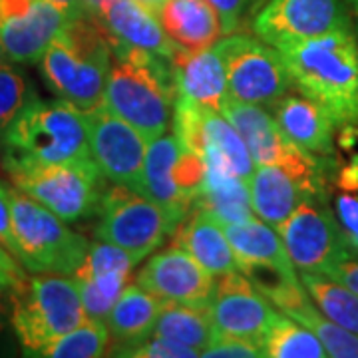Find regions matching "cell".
Listing matches in <instances>:
<instances>
[{
  "label": "cell",
  "instance_id": "19",
  "mask_svg": "<svg viewBox=\"0 0 358 358\" xmlns=\"http://www.w3.org/2000/svg\"><path fill=\"white\" fill-rule=\"evenodd\" d=\"M136 265V259L117 245L100 239L90 243L82 265L72 275L82 296L86 319L106 320L117 296L129 285Z\"/></svg>",
  "mask_w": 358,
  "mask_h": 358
},
{
  "label": "cell",
  "instance_id": "30",
  "mask_svg": "<svg viewBox=\"0 0 358 358\" xmlns=\"http://www.w3.org/2000/svg\"><path fill=\"white\" fill-rule=\"evenodd\" d=\"M152 334L195 348L201 355L211 343L215 334V327L211 322L207 308L166 303Z\"/></svg>",
  "mask_w": 358,
  "mask_h": 358
},
{
  "label": "cell",
  "instance_id": "3",
  "mask_svg": "<svg viewBox=\"0 0 358 358\" xmlns=\"http://www.w3.org/2000/svg\"><path fill=\"white\" fill-rule=\"evenodd\" d=\"M0 143L8 176L92 159L86 115L62 98H32L0 134Z\"/></svg>",
  "mask_w": 358,
  "mask_h": 358
},
{
  "label": "cell",
  "instance_id": "18",
  "mask_svg": "<svg viewBox=\"0 0 358 358\" xmlns=\"http://www.w3.org/2000/svg\"><path fill=\"white\" fill-rule=\"evenodd\" d=\"M239 271L259 291L285 279H299L281 235L263 219L251 217L239 223H223Z\"/></svg>",
  "mask_w": 358,
  "mask_h": 358
},
{
  "label": "cell",
  "instance_id": "37",
  "mask_svg": "<svg viewBox=\"0 0 358 358\" xmlns=\"http://www.w3.org/2000/svg\"><path fill=\"white\" fill-rule=\"evenodd\" d=\"M223 20L225 34H233L243 24L245 16L251 13L255 6H259L261 0H209Z\"/></svg>",
  "mask_w": 358,
  "mask_h": 358
},
{
  "label": "cell",
  "instance_id": "27",
  "mask_svg": "<svg viewBox=\"0 0 358 358\" xmlns=\"http://www.w3.org/2000/svg\"><path fill=\"white\" fill-rule=\"evenodd\" d=\"M112 38L124 44L176 58L179 48L169 40L159 18L136 0H110L96 16Z\"/></svg>",
  "mask_w": 358,
  "mask_h": 358
},
{
  "label": "cell",
  "instance_id": "36",
  "mask_svg": "<svg viewBox=\"0 0 358 358\" xmlns=\"http://www.w3.org/2000/svg\"><path fill=\"white\" fill-rule=\"evenodd\" d=\"M205 358H261L263 348L255 341L229 336L215 331L209 346L201 352Z\"/></svg>",
  "mask_w": 358,
  "mask_h": 358
},
{
  "label": "cell",
  "instance_id": "26",
  "mask_svg": "<svg viewBox=\"0 0 358 358\" xmlns=\"http://www.w3.org/2000/svg\"><path fill=\"white\" fill-rule=\"evenodd\" d=\"M173 237L179 247H183L213 277L239 271L223 223L203 207H193L187 217L179 223Z\"/></svg>",
  "mask_w": 358,
  "mask_h": 358
},
{
  "label": "cell",
  "instance_id": "31",
  "mask_svg": "<svg viewBox=\"0 0 358 358\" xmlns=\"http://www.w3.org/2000/svg\"><path fill=\"white\" fill-rule=\"evenodd\" d=\"M299 277L308 296L329 319L358 334V293L320 273H301Z\"/></svg>",
  "mask_w": 358,
  "mask_h": 358
},
{
  "label": "cell",
  "instance_id": "43",
  "mask_svg": "<svg viewBox=\"0 0 358 358\" xmlns=\"http://www.w3.org/2000/svg\"><path fill=\"white\" fill-rule=\"evenodd\" d=\"M82 2H84V4L88 6L90 14H92V16L96 18L98 14L102 13V8L106 6V4H108V2H110V0H82Z\"/></svg>",
  "mask_w": 358,
  "mask_h": 358
},
{
  "label": "cell",
  "instance_id": "22",
  "mask_svg": "<svg viewBox=\"0 0 358 358\" xmlns=\"http://www.w3.org/2000/svg\"><path fill=\"white\" fill-rule=\"evenodd\" d=\"M268 112L294 145L310 155L334 159L336 124L320 103L303 94H285Z\"/></svg>",
  "mask_w": 358,
  "mask_h": 358
},
{
  "label": "cell",
  "instance_id": "20",
  "mask_svg": "<svg viewBox=\"0 0 358 358\" xmlns=\"http://www.w3.org/2000/svg\"><path fill=\"white\" fill-rule=\"evenodd\" d=\"M261 293L268 299V303L279 308L287 317H291L303 327H307L313 334H317L327 355L333 358H358V334L350 333L329 319L320 310L315 301L308 296L307 289L299 279H285L275 282Z\"/></svg>",
  "mask_w": 358,
  "mask_h": 358
},
{
  "label": "cell",
  "instance_id": "46",
  "mask_svg": "<svg viewBox=\"0 0 358 358\" xmlns=\"http://www.w3.org/2000/svg\"><path fill=\"white\" fill-rule=\"evenodd\" d=\"M8 62V58H6V52H4V46H2V42H0V66L6 64Z\"/></svg>",
  "mask_w": 358,
  "mask_h": 358
},
{
  "label": "cell",
  "instance_id": "17",
  "mask_svg": "<svg viewBox=\"0 0 358 358\" xmlns=\"http://www.w3.org/2000/svg\"><path fill=\"white\" fill-rule=\"evenodd\" d=\"M207 310L217 333L249 338L259 345L277 313L241 271L219 277Z\"/></svg>",
  "mask_w": 358,
  "mask_h": 358
},
{
  "label": "cell",
  "instance_id": "23",
  "mask_svg": "<svg viewBox=\"0 0 358 358\" xmlns=\"http://www.w3.org/2000/svg\"><path fill=\"white\" fill-rule=\"evenodd\" d=\"M179 96L221 112L229 100L227 64L221 42L199 52H181L173 58Z\"/></svg>",
  "mask_w": 358,
  "mask_h": 358
},
{
  "label": "cell",
  "instance_id": "34",
  "mask_svg": "<svg viewBox=\"0 0 358 358\" xmlns=\"http://www.w3.org/2000/svg\"><path fill=\"white\" fill-rule=\"evenodd\" d=\"M112 357H128V358H197L201 357L195 348L173 343L164 336H143L138 341L129 343H115L110 348Z\"/></svg>",
  "mask_w": 358,
  "mask_h": 358
},
{
  "label": "cell",
  "instance_id": "40",
  "mask_svg": "<svg viewBox=\"0 0 358 358\" xmlns=\"http://www.w3.org/2000/svg\"><path fill=\"white\" fill-rule=\"evenodd\" d=\"M0 271L6 273L14 282H18L26 277L24 267L16 261V257L10 255V251L2 243H0Z\"/></svg>",
  "mask_w": 358,
  "mask_h": 358
},
{
  "label": "cell",
  "instance_id": "25",
  "mask_svg": "<svg viewBox=\"0 0 358 358\" xmlns=\"http://www.w3.org/2000/svg\"><path fill=\"white\" fill-rule=\"evenodd\" d=\"M181 52H199L225 34L223 20L209 0H166L155 14Z\"/></svg>",
  "mask_w": 358,
  "mask_h": 358
},
{
  "label": "cell",
  "instance_id": "47",
  "mask_svg": "<svg viewBox=\"0 0 358 358\" xmlns=\"http://www.w3.org/2000/svg\"><path fill=\"white\" fill-rule=\"evenodd\" d=\"M0 281H2V282H8V285H16V282H14L13 279H10V277L6 275V273H2V271H0Z\"/></svg>",
  "mask_w": 358,
  "mask_h": 358
},
{
  "label": "cell",
  "instance_id": "48",
  "mask_svg": "<svg viewBox=\"0 0 358 358\" xmlns=\"http://www.w3.org/2000/svg\"><path fill=\"white\" fill-rule=\"evenodd\" d=\"M355 18H357V20H355V34H357V38H358V14L355 16Z\"/></svg>",
  "mask_w": 358,
  "mask_h": 358
},
{
  "label": "cell",
  "instance_id": "38",
  "mask_svg": "<svg viewBox=\"0 0 358 358\" xmlns=\"http://www.w3.org/2000/svg\"><path fill=\"white\" fill-rule=\"evenodd\" d=\"M0 243L18 261V243H16L13 225V205H10L8 185H4L2 181H0Z\"/></svg>",
  "mask_w": 358,
  "mask_h": 358
},
{
  "label": "cell",
  "instance_id": "12",
  "mask_svg": "<svg viewBox=\"0 0 358 358\" xmlns=\"http://www.w3.org/2000/svg\"><path fill=\"white\" fill-rule=\"evenodd\" d=\"M90 155L103 179L141 193L143 164L150 141L103 103L84 112Z\"/></svg>",
  "mask_w": 358,
  "mask_h": 358
},
{
  "label": "cell",
  "instance_id": "1",
  "mask_svg": "<svg viewBox=\"0 0 358 358\" xmlns=\"http://www.w3.org/2000/svg\"><path fill=\"white\" fill-rule=\"evenodd\" d=\"M112 64L103 106L126 120L148 141L173 126L179 88L173 60L110 36Z\"/></svg>",
  "mask_w": 358,
  "mask_h": 358
},
{
  "label": "cell",
  "instance_id": "15",
  "mask_svg": "<svg viewBox=\"0 0 358 358\" xmlns=\"http://www.w3.org/2000/svg\"><path fill=\"white\" fill-rule=\"evenodd\" d=\"M68 22L48 0H0V42L8 62L38 64Z\"/></svg>",
  "mask_w": 358,
  "mask_h": 358
},
{
  "label": "cell",
  "instance_id": "4",
  "mask_svg": "<svg viewBox=\"0 0 358 358\" xmlns=\"http://www.w3.org/2000/svg\"><path fill=\"white\" fill-rule=\"evenodd\" d=\"M48 88L78 110L88 112L103 102L112 64L110 34L96 18L70 20L40 58Z\"/></svg>",
  "mask_w": 358,
  "mask_h": 358
},
{
  "label": "cell",
  "instance_id": "7",
  "mask_svg": "<svg viewBox=\"0 0 358 358\" xmlns=\"http://www.w3.org/2000/svg\"><path fill=\"white\" fill-rule=\"evenodd\" d=\"M96 213V239L126 249L136 263L155 253L179 227L162 205L124 185L103 189Z\"/></svg>",
  "mask_w": 358,
  "mask_h": 358
},
{
  "label": "cell",
  "instance_id": "14",
  "mask_svg": "<svg viewBox=\"0 0 358 358\" xmlns=\"http://www.w3.org/2000/svg\"><path fill=\"white\" fill-rule=\"evenodd\" d=\"M173 131L183 145L199 155H217L233 169L235 176L249 183L255 164L243 138L221 112L179 96L173 115Z\"/></svg>",
  "mask_w": 358,
  "mask_h": 358
},
{
  "label": "cell",
  "instance_id": "5",
  "mask_svg": "<svg viewBox=\"0 0 358 358\" xmlns=\"http://www.w3.org/2000/svg\"><path fill=\"white\" fill-rule=\"evenodd\" d=\"M10 324L26 357L86 320L76 281L68 275L34 273L10 289Z\"/></svg>",
  "mask_w": 358,
  "mask_h": 358
},
{
  "label": "cell",
  "instance_id": "39",
  "mask_svg": "<svg viewBox=\"0 0 358 358\" xmlns=\"http://www.w3.org/2000/svg\"><path fill=\"white\" fill-rule=\"evenodd\" d=\"M324 275L334 279V281L343 282L348 289H352L355 293H358V255L348 257L345 261H338Z\"/></svg>",
  "mask_w": 358,
  "mask_h": 358
},
{
  "label": "cell",
  "instance_id": "44",
  "mask_svg": "<svg viewBox=\"0 0 358 358\" xmlns=\"http://www.w3.org/2000/svg\"><path fill=\"white\" fill-rule=\"evenodd\" d=\"M136 2H140L141 6H145L148 10H152L154 14H157V10L162 8V4H164L166 0H136Z\"/></svg>",
  "mask_w": 358,
  "mask_h": 358
},
{
  "label": "cell",
  "instance_id": "6",
  "mask_svg": "<svg viewBox=\"0 0 358 358\" xmlns=\"http://www.w3.org/2000/svg\"><path fill=\"white\" fill-rule=\"evenodd\" d=\"M8 195L18 243V263L30 273L72 277L88 253V239L70 229L64 219L14 185L8 187Z\"/></svg>",
  "mask_w": 358,
  "mask_h": 358
},
{
  "label": "cell",
  "instance_id": "45",
  "mask_svg": "<svg viewBox=\"0 0 358 358\" xmlns=\"http://www.w3.org/2000/svg\"><path fill=\"white\" fill-rule=\"evenodd\" d=\"M346 4H348V8H350V13L357 16L358 14V0H345Z\"/></svg>",
  "mask_w": 358,
  "mask_h": 358
},
{
  "label": "cell",
  "instance_id": "2",
  "mask_svg": "<svg viewBox=\"0 0 358 358\" xmlns=\"http://www.w3.org/2000/svg\"><path fill=\"white\" fill-rule=\"evenodd\" d=\"M293 86L320 103L336 128H358V38L352 28L277 46Z\"/></svg>",
  "mask_w": 358,
  "mask_h": 358
},
{
  "label": "cell",
  "instance_id": "11",
  "mask_svg": "<svg viewBox=\"0 0 358 358\" xmlns=\"http://www.w3.org/2000/svg\"><path fill=\"white\" fill-rule=\"evenodd\" d=\"M282 245L299 273L324 275L352 257L329 199H307L279 227Z\"/></svg>",
  "mask_w": 358,
  "mask_h": 358
},
{
  "label": "cell",
  "instance_id": "24",
  "mask_svg": "<svg viewBox=\"0 0 358 358\" xmlns=\"http://www.w3.org/2000/svg\"><path fill=\"white\" fill-rule=\"evenodd\" d=\"M183 143L173 134H164L150 141L145 164H143V183L141 193L152 201L162 205L178 223L187 217L193 205L183 197L178 185V159Z\"/></svg>",
  "mask_w": 358,
  "mask_h": 358
},
{
  "label": "cell",
  "instance_id": "13",
  "mask_svg": "<svg viewBox=\"0 0 358 358\" xmlns=\"http://www.w3.org/2000/svg\"><path fill=\"white\" fill-rule=\"evenodd\" d=\"M343 28H352L345 0H268L253 22L257 36L275 48Z\"/></svg>",
  "mask_w": 358,
  "mask_h": 358
},
{
  "label": "cell",
  "instance_id": "33",
  "mask_svg": "<svg viewBox=\"0 0 358 358\" xmlns=\"http://www.w3.org/2000/svg\"><path fill=\"white\" fill-rule=\"evenodd\" d=\"M32 98H36V94L22 70L14 62L0 66V134Z\"/></svg>",
  "mask_w": 358,
  "mask_h": 358
},
{
  "label": "cell",
  "instance_id": "28",
  "mask_svg": "<svg viewBox=\"0 0 358 358\" xmlns=\"http://www.w3.org/2000/svg\"><path fill=\"white\" fill-rule=\"evenodd\" d=\"M166 303L145 291L138 282H129L117 296L106 317V327L115 343H129L150 336Z\"/></svg>",
  "mask_w": 358,
  "mask_h": 358
},
{
  "label": "cell",
  "instance_id": "16",
  "mask_svg": "<svg viewBox=\"0 0 358 358\" xmlns=\"http://www.w3.org/2000/svg\"><path fill=\"white\" fill-rule=\"evenodd\" d=\"M136 282L164 303L207 308L215 289V277L207 273L183 247L171 245L152 253L140 268Z\"/></svg>",
  "mask_w": 358,
  "mask_h": 358
},
{
  "label": "cell",
  "instance_id": "9",
  "mask_svg": "<svg viewBox=\"0 0 358 358\" xmlns=\"http://www.w3.org/2000/svg\"><path fill=\"white\" fill-rule=\"evenodd\" d=\"M10 179L16 189L48 207L66 223L94 215L103 193V176L94 159L18 171Z\"/></svg>",
  "mask_w": 358,
  "mask_h": 358
},
{
  "label": "cell",
  "instance_id": "29",
  "mask_svg": "<svg viewBox=\"0 0 358 358\" xmlns=\"http://www.w3.org/2000/svg\"><path fill=\"white\" fill-rule=\"evenodd\" d=\"M263 357L268 358H327V348L317 334L287 317L277 308L275 317L261 338Z\"/></svg>",
  "mask_w": 358,
  "mask_h": 358
},
{
  "label": "cell",
  "instance_id": "8",
  "mask_svg": "<svg viewBox=\"0 0 358 358\" xmlns=\"http://www.w3.org/2000/svg\"><path fill=\"white\" fill-rule=\"evenodd\" d=\"M331 157L305 155L294 162L257 166L249 179L251 205L259 219L279 229L307 199H329Z\"/></svg>",
  "mask_w": 358,
  "mask_h": 358
},
{
  "label": "cell",
  "instance_id": "42",
  "mask_svg": "<svg viewBox=\"0 0 358 358\" xmlns=\"http://www.w3.org/2000/svg\"><path fill=\"white\" fill-rule=\"evenodd\" d=\"M10 289L13 285L0 281V333L4 331L6 322L10 320Z\"/></svg>",
  "mask_w": 358,
  "mask_h": 358
},
{
  "label": "cell",
  "instance_id": "21",
  "mask_svg": "<svg viewBox=\"0 0 358 358\" xmlns=\"http://www.w3.org/2000/svg\"><path fill=\"white\" fill-rule=\"evenodd\" d=\"M221 114L229 120L231 126L243 138L255 167L294 162L310 155L287 138V134L279 128L277 120L263 106L229 98L223 103Z\"/></svg>",
  "mask_w": 358,
  "mask_h": 358
},
{
  "label": "cell",
  "instance_id": "10",
  "mask_svg": "<svg viewBox=\"0 0 358 358\" xmlns=\"http://www.w3.org/2000/svg\"><path fill=\"white\" fill-rule=\"evenodd\" d=\"M219 42L233 100L271 110L293 86L281 52L275 46L247 34H229Z\"/></svg>",
  "mask_w": 358,
  "mask_h": 358
},
{
  "label": "cell",
  "instance_id": "32",
  "mask_svg": "<svg viewBox=\"0 0 358 358\" xmlns=\"http://www.w3.org/2000/svg\"><path fill=\"white\" fill-rule=\"evenodd\" d=\"M110 331L103 320L86 319L36 352L42 358H98L106 355Z\"/></svg>",
  "mask_w": 358,
  "mask_h": 358
},
{
  "label": "cell",
  "instance_id": "41",
  "mask_svg": "<svg viewBox=\"0 0 358 358\" xmlns=\"http://www.w3.org/2000/svg\"><path fill=\"white\" fill-rule=\"evenodd\" d=\"M50 4H54L58 10H62V13L70 18V20H80V18H94L92 14H90L88 6L82 2V0H48Z\"/></svg>",
  "mask_w": 358,
  "mask_h": 358
},
{
  "label": "cell",
  "instance_id": "35",
  "mask_svg": "<svg viewBox=\"0 0 358 358\" xmlns=\"http://www.w3.org/2000/svg\"><path fill=\"white\" fill-rule=\"evenodd\" d=\"M334 189V215L345 235L348 249L352 251V255H358V185Z\"/></svg>",
  "mask_w": 358,
  "mask_h": 358
}]
</instances>
